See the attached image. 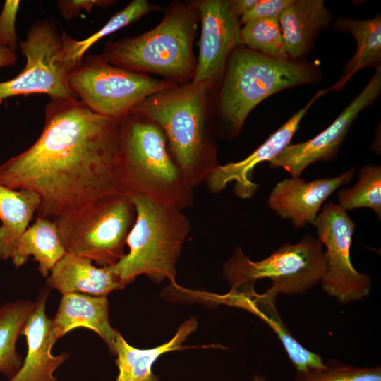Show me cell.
<instances>
[{"instance_id": "3", "label": "cell", "mask_w": 381, "mask_h": 381, "mask_svg": "<svg viewBox=\"0 0 381 381\" xmlns=\"http://www.w3.org/2000/svg\"><path fill=\"white\" fill-rule=\"evenodd\" d=\"M120 173L125 191L183 210L193 203V193L168 150L162 128L133 114L122 119Z\"/></svg>"}, {"instance_id": "12", "label": "cell", "mask_w": 381, "mask_h": 381, "mask_svg": "<svg viewBox=\"0 0 381 381\" xmlns=\"http://www.w3.org/2000/svg\"><path fill=\"white\" fill-rule=\"evenodd\" d=\"M381 91V67L376 70L364 89L338 117L323 131L303 143L289 144L269 162L271 168H283L293 178H299L311 164L334 160L353 121L379 97Z\"/></svg>"}, {"instance_id": "21", "label": "cell", "mask_w": 381, "mask_h": 381, "mask_svg": "<svg viewBox=\"0 0 381 381\" xmlns=\"http://www.w3.org/2000/svg\"><path fill=\"white\" fill-rule=\"evenodd\" d=\"M285 49L291 59L306 54L332 16L322 0H293L279 18Z\"/></svg>"}, {"instance_id": "5", "label": "cell", "mask_w": 381, "mask_h": 381, "mask_svg": "<svg viewBox=\"0 0 381 381\" xmlns=\"http://www.w3.org/2000/svg\"><path fill=\"white\" fill-rule=\"evenodd\" d=\"M131 195L136 214L126 239L129 251L111 267L126 285L140 275L156 283L165 279L173 282L190 222L176 207Z\"/></svg>"}, {"instance_id": "35", "label": "cell", "mask_w": 381, "mask_h": 381, "mask_svg": "<svg viewBox=\"0 0 381 381\" xmlns=\"http://www.w3.org/2000/svg\"><path fill=\"white\" fill-rule=\"evenodd\" d=\"M251 381H268V380L265 377L262 375H255L252 378Z\"/></svg>"}, {"instance_id": "8", "label": "cell", "mask_w": 381, "mask_h": 381, "mask_svg": "<svg viewBox=\"0 0 381 381\" xmlns=\"http://www.w3.org/2000/svg\"><path fill=\"white\" fill-rule=\"evenodd\" d=\"M135 214L131 195L123 192L107 197L71 219L55 223L67 253L105 267L115 265L126 255V239Z\"/></svg>"}, {"instance_id": "6", "label": "cell", "mask_w": 381, "mask_h": 381, "mask_svg": "<svg viewBox=\"0 0 381 381\" xmlns=\"http://www.w3.org/2000/svg\"><path fill=\"white\" fill-rule=\"evenodd\" d=\"M224 72L219 109L234 135L262 100L284 89L314 82L318 76V70L310 64L274 59L241 46L231 52Z\"/></svg>"}, {"instance_id": "28", "label": "cell", "mask_w": 381, "mask_h": 381, "mask_svg": "<svg viewBox=\"0 0 381 381\" xmlns=\"http://www.w3.org/2000/svg\"><path fill=\"white\" fill-rule=\"evenodd\" d=\"M241 39L242 44L251 50L277 59H289L278 18L257 19L244 24Z\"/></svg>"}, {"instance_id": "9", "label": "cell", "mask_w": 381, "mask_h": 381, "mask_svg": "<svg viewBox=\"0 0 381 381\" xmlns=\"http://www.w3.org/2000/svg\"><path fill=\"white\" fill-rule=\"evenodd\" d=\"M68 84L94 112L121 119L149 96L176 83L115 66L99 57L87 58L68 74Z\"/></svg>"}, {"instance_id": "32", "label": "cell", "mask_w": 381, "mask_h": 381, "mask_svg": "<svg viewBox=\"0 0 381 381\" xmlns=\"http://www.w3.org/2000/svg\"><path fill=\"white\" fill-rule=\"evenodd\" d=\"M111 3L104 0H61L58 1L57 8L65 19L71 20L80 16L83 11L89 13L95 6H105Z\"/></svg>"}, {"instance_id": "11", "label": "cell", "mask_w": 381, "mask_h": 381, "mask_svg": "<svg viewBox=\"0 0 381 381\" xmlns=\"http://www.w3.org/2000/svg\"><path fill=\"white\" fill-rule=\"evenodd\" d=\"M326 261L320 281L324 291L346 304L363 299L371 289V279L353 266L350 250L356 227L346 211L332 202L325 204L314 223Z\"/></svg>"}, {"instance_id": "16", "label": "cell", "mask_w": 381, "mask_h": 381, "mask_svg": "<svg viewBox=\"0 0 381 381\" xmlns=\"http://www.w3.org/2000/svg\"><path fill=\"white\" fill-rule=\"evenodd\" d=\"M48 296L49 291L44 289L35 301V307L21 332L28 345L25 359L17 373L8 381H58L54 373L68 358V354L52 353L55 342L50 337L52 320L45 312Z\"/></svg>"}, {"instance_id": "33", "label": "cell", "mask_w": 381, "mask_h": 381, "mask_svg": "<svg viewBox=\"0 0 381 381\" xmlns=\"http://www.w3.org/2000/svg\"><path fill=\"white\" fill-rule=\"evenodd\" d=\"M258 0H232L229 1L234 13L239 18L250 10Z\"/></svg>"}, {"instance_id": "30", "label": "cell", "mask_w": 381, "mask_h": 381, "mask_svg": "<svg viewBox=\"0 0 381 381\" xmlns=\"http://www.w3.org/2000/svg\"><path fill=\"white\" fill-rule=\"evenodd\" d=\"M20 4L18 0H6L0 13V44L13 52L18 47L16 20Z\"/></svg>"}, {"instance_id": "17", "label": "cell", "mask_w": 381, "mask_h": 381, "mask_svg": "<svg viewBox=\"0 0 381 381\" xmlns=\"http://www.w3.org/2000/svg\"><path fill=\"white\" fill-rule=\"evenodd\" d=\"M85 327L95 332L105 342L114 356L117 330L110 325L109 302L106 296L80 293L62 295L54 318L52 320L50 337L56 341L73 329Z\"/></svg>"}, {"instance_id": "13", "label": "cell", "mask_w": 381, "mask_h": 381, "mask_svg": "<svg viewBox=\"0 0 381 381\" xmlns=\"http://www.w3.org/2000/svg\"><path fill=\"white\" fill-rule=\"evenodd\" d=\"M201 20L198 59L192 81L211 85L224 73L231 52L242 45L240 18L229 1L202 0L195 3Z\"/></svg>"}, {"instance_id": "24", "label": "cell", "mask_w": 381, "mask_h": 381, "mask_svg": "<svg viewBox=\"0 0 381 381\" xmlns=\"http://www.w3.org/2000/svg\"><path fill=\"white\" fill-rule=\"evenodd\" d=\"M339 31L350 32L356 43V51L345 66L341 78L330 90H341L360 69L373 65L378 66L381 60V17L355 20L342 17L335 24Z\"/></svg>"}, {"instance_id": "34", "label": "cell", "mask_w": 381, "mask_h": 381, "mask_svg": "<svg viewBox=\"0 0 381 381\" xmlns=\"http://www.w3.org/2000/svg\"><path fill=\"white\" fill-rule=\"evenodd\" d=\"M16 62V52L0 44V68L13 66Z\"/></svg>"}, {"instance_id": "1", "label": "cell", "mask_w": 381, "mask_h": 381, "mask_svg": "<svg viewBox=\"0 0 381 381\" xmlns=\"http://www.w3.org/2000/svg\"><path fill=\"white\" fill-rule=\"evenodd\" d=\"M121 121L94 112L78 99L51 100L41 135L0 165V183L35 192L37 217L55 222L126 193L120 173Z\"/></svg>"}, {"instance_id": "29", "label": "cell", "mask_w": 381, "mask_h": 381, "mask_svg": "<svg viewBox=\"0 0 381 381\" xmlns=\"http://www.w3.org/2000/svg\"><path fill=\"white\" fill-rule=\"evenodd\" d=\"M295 381H381V367H357L332 360L322 367L296 373Z\"/></svg>"}, {"instance_id": "2", "label": "cell", "mask_w": 381, "mask_h": 381, "mask_svg": "<svg viewBox=\"0 0 381 381\" xmlns=\"http://www.w3.org/2000/svg\"><path fill=\"white\" fill-rule=\"evenodd\" d=\"M207 82L191 81L153 94L131 112L163 131L170 153L187 184L194 188L219 164L207 131Z\"/></svg>"}, {"instance_id": "19", "label": "cell", "mask_w": 381, "mask_h": 381, "mask_svg": "<svg viewBox=\"0 0 381 381\" xmlns=\"http://www.w3.org/2000/svg\"><path fill=\"white\" fill-rule=\"evenodd\" d=\"M46 285L62 295L70 293L107 296L126 284L111 266L97 267L87 258L66 253L52 269Z\"/></svg>"}, {"instance_id": "15", "label": "cell", "mask_w": 381, "mask_h": 381, "mask_svg": "<svg viewBox=\"0 0 381 381\" xmlns=\"http://www.w3.org/2000/svg\"><path fill=\"white\" fill-rule=\"evenodd\" d=\"M354 173L352 167L338 176L310 182L300 177L284 179L272 190L268 205L282 218L289 219L296 228L313 225L324 202L337 188L349 183Z\"/></svg>"}, {"instance_id": "10", "label": "cell", "mask_w": 381, "mask_h": 381, "mask_svg": "<svg viewBox=\"0 0 381 381\" xmlns=\"http://www.w3.org/2000/svg\"><path fill=\"white\" fill-rule=\"evenodd\" d=\"M26 64L13 78L0 83V103L11 97L46 94L51 100L78 99L68 84L63 58V40L55 25L41 20L32 25L20 41Z\"/></svg>"}, {"instance_id": "7", "label": "cell", "mask_w": 381, "mask_h": 381, "mask_svg": "<svg viewBox=\"0 0 381 381\" xmlns=\"http://www.w3.org/2000/svg\"><path fill=\"white\" fill-rule=\"evenodd\" d=\"M326 270L324 247L312 234L295 244L286 242L268 257L252 261L237 248L224 265L223 274L231 290L254 286L258 279L267 278V289L279 294L298 295L307 292L322 279Z\"/></svg>"}, {"instance_id": "18", "label": "cell", "mask_w": 381, "mask_h": 381, "mask_svg": "<svg viewBox=\"0 0 381 381\" xmlns=\"http://www.w3.org/2000/svg\"><path fill=\"white\" fill-rule=\"evenodd\" d=\"M277 297L268 289L259 294L252 287L231 290L224 299L229 304L252 312L270 326L283 345L296 373L323 366L325 363L322 356L303 346L285 325L276 307Z\"/></svg>"}, {"instance_id": "20", "label": "cell", "mask_w": 381, "mask_h": 381, "mask_svg": "<svg viewBox=\"0 0 381 381\" xmlns=\"http://www.w3.org/2000/svg\"><path fill=\"white\" fill-rule=\"evenodd\" d=\"M197 327L196 318H190L179 326L175 335L169 341L145 349L131 346L117 331L114 356H116V364L119 375L116 381H159V377L152 373L153 363L165 353L190 348L183 346V343Z\"/></svg>"}, {"instance_id": "14", "label": "cell", "mask_w": 381, "mask_h": 381, "mask_svg": "<svg viewBox=\"0 0 381 381\" xmlns=\"http://www.w3.org/2000/svg\"><path fill=\"white\" fill-rule=\"evenodd\" d=\"M329 91V88L318 91L303 108L295 113L243 160L224 165L218 164L206 180L210 190L212 193H219L229 183L234 181V192L236 196L241 198H252L259 187L252 181L255 167L263 162H269L290 144L308 110L319 97Z\"/></svg>"}, {"instance_id": "31", "label": "cell", "mask_w": 381, "mask_h": 381, "mask_svg": "<svg viewBox=\"0 0 381 381\" xmlns=\"http://www.w3.org/2000/svg\"><path fill=\"white\" fill-rule=\"evenodd\" d=\"M293 0H258L257 4L240 18L241 25L262 18H279Z\"/></svg>"}, {"instance_id": "25", "label": "cell", "mask_w": 381, "mask_h": 381, "mask_svg": "<svg viewBox=\"0 0 381 381\" xmlns=\"http://www.w3.org/2000/svg\"><path fill=\"white\" fill-rule=\"evenodd\" d=\"M30 300H17L0 306V373L11 378L23 361L17 352L16 341L35 307Z\"/></svg>"}, {"instance_id": "26", "label": "cell", "mask_w": 381, "mask_h": 381, "mask_svg": "<svg viewBox=\"0 0 381 381\" xmlns=\"http://www.w3.org/2000/svg\"><path fill=\"white\" fill-rule=\"evenodd\" d=\"M153 9L146 0H134L115 13L99 30L82 40H75L63 32V58L68 73L83 61L87 49L102 38L131 24Z\"/></svg>"}, {"instance_id": "27", "label": "cell", "mask_w": 381, "mask_h": 381, "mask_svg": "<svg viewBox=\"0 0 381 381\" xmlns=\"http://www.w3.org/2000/svg\"><path fill=\"white\" fill-rule=\"evenodd\" d=\"M358 181L350 188L337 193L339 205L345 211L361 207L373 210L381 218V167L367 165L358 171Z\"/></svg>"}, {"instance_id": "23", "label": "cell", "mask_w": 381, "mask_h": 381, "mask_svg": "<svg viewBox=\"0 0 381 381\" xmlns=\"http://www.w3.org/2000/svg\"><path fill=\"white\" fill-rule=\"evenodd\" d=\"M66 253L56 223L51 219L37 217L35 223L28 227L21 236L11 259L18 268L32 255L38 262L40 274L47 277Z\"/></svg>"}, {"instance_id": "22", "label": "cell", "mask_w": 381, "mask_h": 381, "mask_svg": "<svg viewBox=\"0 0 381 381\" xmlns=\"http://www.w3.org/2000/svg\"><path fill=\"white\" fill-rule=\"evenodd\" d=\"M39 205L35 192L0 183V260L11 258Z\"/></svg>"}, {"instance_id": "4", "label": "cell", "mask_w": 381, "mask_h": 381, "mask_svg": "<svg viewBox=\"0 0 381 381\" xmlns=\"http://www.w3.org/2000/svg\"><path fill=\"white\" fill-rule=\"evenodd\" d=\"M198 20L195 6H176L151 30L109 42L99 57L131 71L157 74L176 84L186 82L195 70L193 44Z\"/></svg>"}]
</instances>
